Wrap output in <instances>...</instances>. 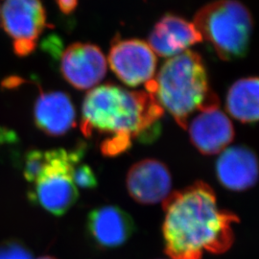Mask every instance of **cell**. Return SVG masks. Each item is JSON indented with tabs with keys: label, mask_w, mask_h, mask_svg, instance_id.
Returning a JSON list of instances; mask_svg holds the SVG:
<instances>
[{
	"label": "cell",
	"mask_w": 259,
	"mask_h": 259,
	"mask_svg": "<svg viewBox=\"0 0 259 259\" xmlns=\"http://www.w3.org/2000/svg\"><path fill=\"white\" fill-rule=\"evenodd\" d=\"M162 234L171 259H202L205 252L223 253L234 241V213L219 206L212 188L196 182L163 202Z\"/></svg>",
	"instance_id": "obj_1"
},
{
	"label": "cell",
	"mask_w": 259,
	"mask_h": 259,
	"mask_svg": "<svg viewBox=\"0 0 259 259\" xmlns=\"http://www.w3.org/2000/svg\"><path fill=\"white\" fill-rule=\"evenodd\" d=\"M162 115V108L148 92H132L105 83L85 95L81 130L87 138L96 133L106 135L101 150L111 157L129 149L133 139H156Z\"/></svg>",
	"instance_id": "obj_2"
},
{
	"label": "cell",
	"mask_w": 259,
	"mask_h": 259,
	"mask_svg": "<svg viewBox=\"0 0 259 259\" xmlns=\"http://www.w3.org/2000/svg\"><path fill=\"white\" fill-rule=\"evenodd\" d=\"M145 89L183 129H186L195 111L219 102L209 90L202 57L190 50L167 60L156 79L146 83Z\"/></svg>",
	"instance_id": "obj_3"
},
{
	"label": "cell",
	"mask_w": 259,
	"mask_h": 259,
	"mask_svg": "<svg viewBox=\"0 0 259 259\" xmlns=\"http://www.w3.org/2000/svg\"><path fill=\"white\" fill-rule=\"evenodd\" d=\"M195 27L225 61L246 56L253 22L249 10L237 0H217L200 10Z\"/></svg>",
	"instance_id": "obj_4"
},
{
	"label": "cell",
	"mask_w": 259,
	"mask_h": 259,
	"mask_svg": "<svg viewBox=\"0 0 259 259\" xmlns=\"http://www.w3.org/2000/svg\"><path fill=\"white\" fill-rule=\"evenodd\" d=\"M83 155L82 146L71 152L65 149L50 150L48 164L30 189L29 200L52 215H65L79 198L71 172Z\"/></svg>",
	"instance_id": "obj_5"
},
{
	"label": "cell",
	"mask_w": 259,
	"mask_h": 259,
	"mask_svg": "<svg viewBox=\"0 0 259 259\" xmlns=\"http://www.w3.org/2000/svg\"><path fill=\"white\" fill-rule=\"evenodd\" d=\"M0 16L2 27L13 40L15 54L30 55L47 25L41 0H5Z\"/></svg>",
	"instance_id": "obj_6"
},
{
	"label": "cell",
	"mask_w": 259,
	"mask_h": 259,
	"mask_svg": "<svg viewBox=\"0 0 259 259\" xmlns=\"http://www.w3.org/2000/svg\"><path fill=\"white\" fill-rule=\"evenodd\" d=\"M108 62L117 78L129 87H139L154 79L157 57L148 44L137 38H113Z\"/></svg>",
	"instance_id": "obj_7"
},
{
	"label": "cell",
	"mask_w": 259,
	"mask_h": 259,
	"mask_svg": "<svg viewBox=\"0 0 259 259\" xmlns=\"http://www.w3.org/2000/svg\"><path fill=\"white\" fill-rule=\"evenodd\" d=\"M108 61L101 49L89 42H75L60 56V71L77 90L93 89L106 76Z\"/></svg>",
	"instance_id": "obj_8"
},
{
	"label": "cell",
	"mask_w": 259,
	"mask_h": 259,
	"mask_svg": "<svg viewBox=\"0 0 259 259\" xmlns=\"http://www.w3.org/2000/svg\"><path fill=\"white\" fill-rule=\"evenodd\" d=\"M188 133L196 149L206 156L222 153L234 138L232 121L219 109V102L201 109L190 122Z\"/></svg>",
	"instance_id": "obj_9"
},
{
	"label": "cell",
	"mask_w": 259,
	"mask_h": 259,
	"mask_svg": "<svg viewBox=\"0 0 259 259\" xmlns=\"http://www.w3.org/2000/svg\"><path fill=\"white\" fill-rule=\"evenodd\" d=\"M172 177L161 161L148 158L137 162L127 174V189L131 197L144 204L164 202L171 195Z\"/></svg>",
	"instance_id": "obj_10"
},
{
	"label": "cell",
	"mask_w": 259,
	"mask_h": 259,
	"mask_svg": "<svg viewBox=\"0 0 259 259\" xmlns=\"http://www.w3.org/2000/svg\"><path fill=\"white\" fill-rule=\"evenodd\" d=\"M87 232L95 245L114 249L125 244L135 232V224L128 213L115 205H104L88 215Z\"/></svg>",
	"instance_id": "obj_11"
},
{
	"label": "cell",
	"mask_w": 259,
	"mask_h": 259,
	"mask_svg": "<svg viewBox=\"0 0 259 259\" xmlns=\"http://www.w3.org/2000/svg\"><path fill=\"white\" fill-rule=\"evenodd\" d=\"M202 39L194 23L176 15L166 14L151 31L148 45L155 54L172 58L185 52L188 47Z\"/></svg>",
	"instance_id": "obj_12"
},
{
	"label": "cell",
	"mask_w": 259,
	"mask_h": 259,
	"mask_svg": "<svg viewBox=\"0 0 259 259\" xmlns=\"http://www.w3.org/2000/svg\"><path fill=\"white\" fill-rule=\"evenodd\" d=\"M216 175L223 186L232 191H244L256 184L259 161L249 148L225 149L216 161Z\"/></svg>",
	"instance_id": "obj_13"
},
{
	"label": "cell",
	"mask_w": 259,
	"mask_h": 259,
	"mask_svg": "<svg viewBox=\"0 0 259 259\" xmlns=\"http://www.w3.org/2000/svg\"><path fill=\"white\" fill-rule=\"evenodd\" d=\"M35 124L50 137L64 136L76 124V111L69 95L62 92L40 93L34 108Z\"/></svg>",
	"instance_id": "obj_14"
},
{
	"label": "cell",
	"mask_w": 259,
	"mask_h": 259,
	"mask_svg": "<svg viewBox=\"0 0 259 259\" xmlns=\"http://www.w3.org/2000/svg\"><path fill=\"white\" fill-rule=\"evenodd\" d=\"M226 107L233 118L243 123L259 121V78L236 81L228 92Z\"/></svg>",
	"instance_id": "obj_15"
},
{
	"label": "cell",
	"mask_w": 259,
	"mask_h": 259,
	"mask_svg": "<svg viewBox=\"0 0 259 259\" xmlns=\"http://www.w3.org/2000/svg\"><path fill=\"white\" fill-rule=\"evenodd\" d=\"M50 158V150H31L24 157L23 175L29 183H35L45 171Z\"/></svg>",
	"instance_id": "obj_16"
},
{
	"label": "cell",
	"mask_w": 259,
	"mask_h": 259,
	"mask_svg": "<svg viewBox=\"0 0 259 259\" xmlns=\"http://www.w3.org/2000/svg\"><path fill=\"white\" fill-rule=\"evenodd\" d=\"M72 181L76 187L83 189H93L97 185V179L91 166L78 162L75 164L71 172Z\"/></svg>",
	"instance_id": "obj_17"
},
{
	"label": "cell",
	"mask_w": 259,
	"mask_h": 259,
	"mask_svg": "<svg viewBox=\"0 0 259 259\" xmlns=\"http://www.w3.org/2000/svg\"><path fill=\"white\" fill-rule=\"evenodd\" d=\"M0 259H32V253L18 241L0 244Z\"/></svg>",
	"instance_id": "obj_18"
},
{
	"label": "cell",
	"mask_w": 259,
	"mask_h": 259,
	"mask_svg": "<svg viewBox=\"0 0 259 259\" xmlns=\"http://www.w3.org/2000/svg\"><path fill=\"white\" fill-rule=\"evenodd\" d=\"M56 2L59 9L65 15L71 14L78 5V0H56Z\"/></svg>",
	"instance_id": "obj_19"
},
{
	"label": "cell",
	"mask_w": 259,
	"mask_h": 259,
	"mask_svg": "<svg viewBox=\"0 0 259 259\" xmlns=\"http://www.w3.org/2000/svg\"><path fill=\"white\" fill-rule=\"evenodd\" d=\"M37 259H57L55 257H53V256H42V257H39V258Z\"/></svg>",
	"instance_id": "obj_20"
}]
</instances>
